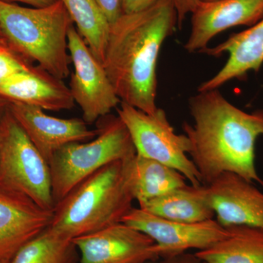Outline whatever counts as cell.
I'll list each match as a JSON object with an SVG mask.
<instances>
[{
  "instance_id": "1",
  "label": "cell",
  "mask_w": 263,
  "mask_h": 263,
  "mask_svg": "<svg viewBox=\"0 0 263 263\" xmlns=\"http://www.w3.org/2000/svg\"><path fill=\"white\" fill-rule=\"evenodd\" d=\"M194 124L183 123L189 157L203 184L232 173L263 186L255 163V145L263 136V110L247 113L230 103L219 89L198 91L189 100Z\"/></svg>"
},
{
  "instance_id": "2",
  "label": "cell",
  "mask_w": 263,
  "mask_h": 263,
  "mask_svg": "<svg viewBox=\"0 0 263 263\" xmlns=\"http://www.w3.org/2000/svg\"><path fill=\"white\" fill-rule=\"evenodd\" d=\"M172 0L123 13L110 24L103 65L118 98L147 114L158 108L157 66L162 44L177 26Z\"/></svg>"
},
{
  "instance_id": "3",
  "label": "cell",
  "mask_w": 263,
  "mask_h": 263,
  "mask_svg": "<svg viewBox=\"0 0 263 263\" xmlns=\"http://www.w3.org/2000/svg\"><path fill=\"white\" fill-rule=\"evenodd\" d=\"M132 157L107 164L79 183L56 204L48 228L73 240L122 222L135 200L129 177Z\"/></svg>"
},
{
  "instance_id": "4",
  "label": "cell",
  "mask_w": 263,
  "mask_h": 263,
  "mask_svg": "<svg viewBox=\"0 0 263 263\" xmlns=\"http://www.w3.org/2000/svg\"><path fill=\"white\" fill-rule=\"evenodd\" d=\"M72 24L61 0L39 8L0 0V26L8 45L62 80L70 76L67 36Z\"/></svg>"
},
{
  "instance_id": "5",
  "label": "cell",
  "mask_w": 263,
  "mask_h": 263,
  "mask_svg": "<svg viewBox=\"0 0 263 263\" xmlns=\"http://www.w3.org/2000/svg\"><path fill=\"white\" fill-rule=\"evenodd\" d=\"M98 129L94 139L69 143L57 151L50 161L55 205L104 166L136 155L129 131L118 116L104 120Z\"/></svg>"
},
{
  "instance_id": "6",
  "label": "cell",
  "mask_w": 263,
  "mask_h": 263,
  "mask_svg": "<svg viewBox=\"0 0 263 263\" xmlns=\"http://www.w3.org/2000/svg\"><path fill=\"white\" fill-rule=\"evenodd\" d=\"M0 189L28 197L46 210L54 209L49 164L9 109L0 133Z\"/></svg>"
},
{
  "instance_id": "7",
  "label": "cell",
  "mask_w": 263,
  "mask_h": 263,
  "mask_svg": "<svg viewBox=\"0 0 263 263\" xmlns=\"http://www.w3.org/2000/svg\"><path fill=\"white\" fill-rule=\"evenodd\" d=\"M117 116L130 135L136 155L166 164L179 171L193 186L203 184L200 173L189 157L190 143L184 134L177 135L163 109L147 114L121 103Z\"/></svg>"
},
{
  "instance_id": "8",
  "label": "cell",
  "mask_w": 263,
  "mask_h": 263,
  "mask_svg": "<svg viewBox=\"0 0 263 263\" xmlns=\"http://www.w3.org/2000/svg\"><path fill=\"white\" fill-rule=\"evenodd\" d=\"M68 50L73 72L71 73L70 90L75 103L82 110L83 119L89 124L107 117L120 105L101 63L76 28L68 32Z\"/></svg>"
},
{
  "instance_id": "9",
  "label": "cell",
  "mask_w": 263,
  "mask_h": 263,
  "mask_svg": "<svg viewBox=\"0 0 263 263\" xmlns=\"http://www.w3.org/2000/svg\"><path fill=\"white\" fill-rule=\"evenodd\" d=\"M123 223L142 232L155 241L162 257H173L190 249L203 250L224 239L228 228L214 219L197 223L168 220L133 207Z\"/></svg>"
},
{
  "instance_id": "10",
  "label": "cell",
  "mask_w": 263,
  "mask_h": 263,
  "mask_svg": "<svg viewBox=\"0 0 263 263\" xmlns=\"http://www.w3.org/2000/svg\"><path fill=\"white\" fill-rule=\"evenodd\" d=\"M78 263H146L162 257L148 235L121 222L72 240Z\"/></svg>"
},
{
  "instance_id": "11",
  "label": "cell",
  "mask_w": 263,
  "mask_h": 263,
  "mask_svg": "<svg viewBox=\"0 0 263 263\" xmlns=\"http://www.w3.org/2000/svg\"><path fill=\"white\" fill-rule=\"evenodd\" d=\"M204 198L221 226L263 230V192L238 175L224 173L200 186Z\"/></svg>"
},
{
  "instance_id": "12",
  "label": "cell",
  "mask_w": 263,
  "mask_h": 263,
  "mask_svg": "<svg viewBox=\"0 0 263 263\" xmlns=\"http://www.w3.org/2000/svg\"><path fill=\"white\" fill-rule=\"evenodd\" d=\"M8 109L48 164L62 147L91 141L98 134L83 119L51 117L42 108L18 102H8Z\"/></svg>"
},
{
  "instance_id": "13",
  "label": "cell",
  "mask_w": 263,
  "mask_h": 263,
  "mask_svg": "<svg viewBox=\"0 0 263 263\" xmlns=\"http://www.w3.org/2000/svg\"><path fill=\"white\" fill-rule=\"evenodd\" d=\"M191 15V31L184 48L189 53L201 52L219 33L258 22L263 18V0L200 2Z\"/></svg>"
},
{
  "instance_id": "14",
  "label": "cell",
  "mask_w": 263,
  "mask_h": 263,
  "mask_svg": "<svg viewBox=\"0 0 263 263\" xmlns=\"http://www.w3.org/2000/svg\"><path fill=\"white\" fill-rule=\"evenodd\" d=\"M53 211L28 197L0 189V261H10L29 240L51 224Z\"/></svg>"
},
{
  "instance_id": "15",
  "label": "cell",
  "mask_w": 263,
  "mask_h": 263,
  "mask_svg": "<svg viewBox=\"0 0 263 263\" xmlns=\"http://www.w3.org/2000/svg\"><path fill=\"white\" fill-rule=\"evenodd\" d=\"M201 52L216 57L228 53L229 57L216 75L199 86L198 91L217 89L228 81L241 79L249 71L257 72L263 64V18L249 29L232 34L224 42Z\"/></svg>"
},
{
  "instance_id": "16",
  "label": "cell",
  "mask_w": 263,
  "mask_h": 263,
  "mask_svg": "<svg viewBox=\"0 0 263 263\" xmlns=\"http://www.w3.org/2000/svg\"><path fill=\"white\" fill-rule=\"evenodd\" d=\"M0 98L52 111L70 110L75 105L70 88L63 80L38 65L0 81Z\"/></svg>"
},
{
  "instance_id": "17",
  "label": "cell",
  "mask_w": 263,
  "mask_h": 263,
  "mask_svg": "<svg viewBox=\"0 0 263 263\" xmlns=\"http://www.w3.org/2000/svg\"><path fill=\"white\" fill-rule=\"evenodd\" d=\"M129 177L132 193L139 205L188 185L179 171L138 155L129 161Z\"/></svg>"
},
{
  "instance_id": "18",
  "label": "cell",
  "mask_w": 263,
  "mask_h": 263,
  "mask_svg": "<svg viewBox=\"0 0 263 263\" xmlns=\"http://www.w3.org/2000/svg\"><path fill=\"white\" fill-rule=\"evenodd\" d=\"M229 234L215 245L197 251L205 263H263V230L249 226L228 227Z\"/></svg>"
},
{
  "instance_id": "19",
  "label": "cell",
  "mask_w": 263,
  "mask_h": 263,
  "mask_svg": "<svg viewBox=\"0 0 263 263\" xmlns=\"http://www.w3.org/2000/svg\"><path fill=\"white\" fill-rule=\"evenodd\" d=\"M139 208L159 217L179 222H201L215 216L204 198L200 186L190 184L143 202Z\"/></svg>"
},
{
  "instance_id": "20",
  "label": "cell",
  "mask_w": 263,
  "mask_h": 263,
  "mask_svg": "<svg viewBox=\"0 0 263 263\" xmlns=\"http://www.w3.org/2000/svg\"><path fill=\"white\" fill-rule=\"evenodd\" d=\"M76 28L103 64L110 24L96 0H61Z\"/></svg>"
},
{
  "instance_id": "21",
  "label": "cell",
  "mask_w": 263,
  "mask_h": 263,
  "mask_svg": "<svg viewBox=\"0 0 263 263\" xmlns=\"http://www.w3.org/2000/svg\"><path fill=\"white\" fill-rule=\"evenodd\" d=\"M78 252L72 239L48 228L19 249L10 263H76Z\"/></svg>"
},
{
  "instance_id": "22",
  "label": "cell",
  "mask_w": 263,
  "mask_h": 263,
  "mask_svg": "<svg viewBox=\"0 0 263 263\" xmlns=\"http://www.w3.org/2000/svg\"><path fill=\"white\" fill-rule=\"evenodd\" d=\"M34 66L33 62L19 54L8 43L0 44V81L30 70Z\"/></svg>"
},
{
  "instance_id": "23",
  "label": "cell",
  "mask_w": 263,
  "mask_h": 263,
  "mask_svg": "<svg viewBox=\"0 0 263 263\" xmlns=\"http://www.w3.org/2000/svg\"><path fill=\"white\" fill-rule=\"evenodd\" d=\"M96 2L110 24L123 14L122 0H96Z\"/></svg>"
},
{
  "instance_id": "24",
  "label": "cell",
  "mask_w": 263,
  "mask_h": 263,
  "mask_svg": "<svg viewBox=\"0 0 263 263\" xmlns=\"http://www.w3.org/2000/svg\"><path fill=\"white\" fill-rule=\"evenodd\" d=\"M177 13L178 28H182L186 15L191 14L200 3V0H172Z\"/></svg>"
},
{
  "instance_id": "25",
  "label": "cell",
  "mask_w": 263,
  "mask_h": 263,
  "mask_svg": "<svg viewBox=\"0 0 263 263\" xmlns=\"http://www.w3.org/2000/svg\"><path fill=\"white\" fill-rule=\"evenodd\" d=\"M158 0H122V12L125 14L146 10Z\"/></svg>"
},
{
  "instance_id": "26",
  "label": "cell",
  "mask_w": 263,
  "mask_h": 263,
  "mask_svg": "<svg viewBox=\"0 0 263 263\" xmlns=\"http://www.w3.org/2000/svg\"><path fill=\"white\" fill-rule=\"evenodd\" d=\"M10 3H20L23 4L29 5L32 8H45L54 4L59 0H3Z\"/></svg>"
},
{
  "instance_id": "27",
  "label": "cell",
  "mask_w": 263,
  "mask_h": 263,
  "mask_svg": "<svg viewBox=\"0 0 263 263\" xmlns=\"http://www.w3.org/2000/svg\"><path fill=\"white\" fill-rule=\"evenodd\" d=\"M8 109V102L4 99L0 98V133H1L2 125H3V119Z\"/></svg>"
},
{
  "instance_id": "28",
  "label": "cell",
  "mask_w": 263,
  "mask_h": 263,
  "mask_svg": "<svg viewBox=\"0 0 263 263\" xmlns=\"http://www.w3.org/2000/svg\"><path fill=\"white\" fill-rule=\"evenodd\" d=\"M171 263H205L202 262V260L197 258L195 255L193 257H189V256H186V257H181V258L176 259V261H174V262Z\"/></svg>"
},
{
  "instance_id": "29",
  "label": "cell",
  "mask_w": 263,
  "mask_h": 263,
  "mask_svg": "<svg viewBox=\"0 0 263 263\" xmlns=\"http://www.w3.org/2000/svg\"><path fill=\"white\" fill-rule=\"evenodd\" d=\"M3 43H8V42H7L3 29L1 28V26H0V44H3Z\"/></svg>"
},
{
  "instance_id": "30",
  "label": "cell",
  "mask_w": 263,
  "mask_h": 263,
  "mask_svg": "<svg viewBox=\"0 0 263 263\" xmlns=\"http://www.w3.org/2000/svg\"><path fill=\"white\" fill-rule=\"evenodd\" d=\"M217 1V0H200V2L202 3H211V2Z\"/></svg>"
},
{
  "instance_id": "31",
  "label": "cell",
  "mask_w": 263,
  "mask_h": 263,
  "mask_svg": "<svg viewBox=\"0 0 263 263\" xmlns=\"http://www.w3.org/2000/svg\"><path fill=\"white\" fill-rule=\"evenodd\" d=\"M10 261H0V263H10Z\"/></svg>"
}]
</instances>
